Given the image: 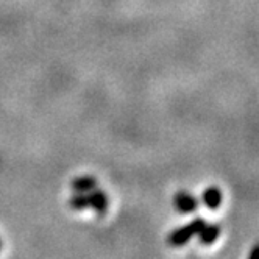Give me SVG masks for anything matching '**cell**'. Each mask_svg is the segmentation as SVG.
<instances>
[{
    "label": "cell",
    "instance_id": "obj_7",
    "mask_svg": "<svg viewBox=\"0 0 259 259\" xmlns=\"http://www.w3.org/2000/svg\"><path fill=\"white\" fill-rule=\"evenodd\" d=\"M69 206L75 211H83L89 208V198L88 192H77L75 195H72L69 200Z\"/></svg>",
    "mask_w": 259,
    "mask_h": 259
},
{
    "label": "cell",
    "instance_id": "obj_5",
    "mask_svg": "<svg viewBox=\"0 0 259 259\" xmlns=\"http://www.w3.org/2000/svg\"><path fill=\"white\" fill-rule=\"evenodd\" d=\"M220 236V227L215 224H206L198 233V239L201 245H211L214 244L217 237Z\"/></svg>",
    "mask_w": 259,
    "mask_h": 259
},
{
    "label": "cell",
    "instance_id": "obj_2",
    "mask_svg": "<svg viewBox=\"0 0 259 259\" xmlns=\"http://www.w3.org/2000/svg\"><path fill=\"white\" fill-rule=\"evenodd\" d=\"M174 203H175L177 211L181 214H191L198 208V200L194 195H191L189 192H184V191L177 192Z\"/></svg>",
    "mask_w": 259,
    "mask_h": 259
},
{
    "label": "cell",
    "instance_id": "obj_4",
    "mask_svg": "<svg viewBox=\"0 0 259 259\" xmlns=\"http://www.w3.org/2000/svg\"><path fill=\"white\" fill-rule=\"evenodd\" d=\"M201 200L205 203V206L208 209H217L222 205V200H224V195H222V191L215 186H211L208 189L203 191Z\"/></svg>",
    "mask_w": 259,
    "mask_h": 259
},
{
    "label": "cell",
    "instance_id": "obj_9",
    "mask_svg": "<svg viewBox=\"0 0 259 259\" xmlns=\"http://www.w3.org/2000/svg\"><path fill=\"white\" fill-rule=\"evenodd\" d=\"M0 250H2V240H0Z\"/></svg>",
    "mask_w": 259,
    "mask_h": 259
},
{
    "label": "cell",
    "instance_id": "obj_3",
    "mask_svg": "<svg viewBox=\"0 0 259 259\" xmlns=\"http://www.w3.org/2000/svg\"><path fill=\"white\" fill-rule=\"evenodd\" d=\"M88 198H89V208H92L96 211V214L103 215L108 209V197L102 189H91L88 192Z\"/></svg>",
    "mask_w": 259,
    "mask_h": 259
},
{
    "label": "cell",
    "instance_id": "obj_1",
    "mask_svg": "<svg viewBox=\"0 0 259 259\" xmlns=\"http://www.w3.org/2000/svg\"><path fill=\"white\" fill-rule=\"evenodd\" d=\"M205 225H206L205 219H203V217H197V219H194L191 222V224L174 230L167 236V244L170 247H183L184 244H188L194 236H197L200 233V230L205 227Z\"/></svg>",
    "mask_w": 259,
    "mask_h": 259
},
{
    "label": "cell",
    "instance_id": "obj_8",
    "mask_svg": "<svg viewBox=\"0 0 259 259\" xmlns=\"http://www.w3.org/2000/svg\"><path fill=\"white\" fill-rule=\"evenodd\" d=\"M248 259H257V247H253V250H251Z\"/></svg>",
    "mask_w": 259,
    "mask_h": 259
},
{
    "label": "cell",
    "instance_id": "obj_6",
    "mask_svg": "<svg viewBox=\"0 0 259 259\" xmlns=\"http://www.w3.org/2000/svg\"><path fill=\"white\" fill-rule=\"evenodd\" d=\"M96 186H97V181H96L94 177H91V175L77 177V178H73V181H72V189L75 192H89Z\"/></svg>",
    "mask_w": 259,
    "mask_h": 259
}]
</instances>
